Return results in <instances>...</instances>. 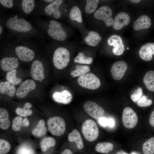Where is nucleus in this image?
Listing matches in <instances>:
<instances>
[{
    "label": "nucleus",
    "instance_id": "nucleus-1",
    "mask_svg": "<svg viewBox=\"0 0 154 154\" xmlns=\"http://www.w3.org/2000/svg\"><path fill=\"white\" fill-rule=\"evenodd\" d=\"M6 25L11 30L20 33H28L33 29L29 22L23 18L16 17L8 19L6 21Z\"/></svg>",
    "mask_w": 154,
    "mask_h": 154
},
{
    "label": "nucleus",
    "instance_id": "nucleus-2",
    "mask_svg": "<svg viewBox=\"0 0 154 154\" xmlns=\"http://www.w3.org/2000/svg\"><path fill=\"white\" fill-rule=\"evenodd\" d=\"M70 54L66 48L60 47L55 50L53 57V64L57 68L63 69L68 65L70 61Z\"/></svg>",
    "mask_w": 154,
    "mask_h": 154
},
{
    "label": "nucleus",
    "instance_id": "nucleus-3",
    "mask_svg": "<svg viewBox=\"0 0 154 154\" xmlns=\"http://www.w3.org/2000/svg\"><path fill=\"white\" fill-rule=\"evenodd\" d=\"M82 131L85 138L89 141H95L99 134V129L96 122L92 119H87L83 123Z\"/></svg>",
    "mask_w": 154,
    "mask_h": 154
},
{
    "label": "nucleus",
    "instance_id": "nucleus-4",
    "mask_svg": "<svg viewBox=\"0 0 154 154\" xmlns=\"http://www.w3.org/2000/svg\"><path fill=\"white\" fill-rule=\"evenodd\" d=\"M48 129L52 135L60 136L65 133L66 123L64 120L58 116H55L49 118L47 120Z\"/></svg>",
    "mask_w": 154,
    "mask_h": 154
},
{
    "label": "nucleus",
    "instance_id": "nucleus-5",
    "mask_svg": "<svg viewBox=\"0 0 154 154\" xmlns=\"http://www.w3.org/2000/svg\"><path fill=\"white\" fill-rule=\"evenodd\" d=\"M47 33L50 37L56 40L62 41L67 38V34L61 23L55 20L49 21Z\"/></svg>",
    "mask_w": 154,
    "mask_h": 154
},
{
    "label": "nucleus",
    "instance_id": "nucleus-6",
    "mask_svg": "<svg viewBox=\"0 0 154 154\" xmlns=\"http://www.w3.org/2000/svg\"><path fill=\"white\" fill-rule=\"evenodd\" d=\"M78 82L81 86L92 90L98 88L101 85L99 78L92 73H87L80 76Z\"/></svg>",
    "mask_w": 154,
    "mask_h": 154
},
{
    "label": "nucleus",
    "instance_id": "nucleus-7",
    "mask_svg": "<svg viewBox=\"0 0 154 154\" xmlns=\"http://www.w3.org/2000/svg\"><path fill=\"white\" fill-rule=\"evenodd\" d=\"M138 117L134 110L129 107H126L123 110L122 121L123 126L128 129H132L137 125Z\"/></svg>",
    "mask_w": 154,
    "mask_h": 154
},
{
    "label": "nucleus",
    "instance_id": "nucleus-8",
    "mask_svg": "<svg viewBox=\"0 0 154 154\" xmlns=\"http://www.w3.org/2000/svg\"><path fill=\"white\" fill-rule=\"evenodd\" d=\"M112 11L110 7L102 6L96 10L94 13V17L98 19L102 20L108 27L113 25L114 20L112 17Z\"/></svg>",
    "mask_w": 154,
    "mask_h": 154
},
{
    "label": "nucleus",
    "instance_id": "nucleus-9",
    "mask_svg": "<svg viewBox=\"0 0 154 154\" xmlns=\"http://www.w3.org/2000/svg\"><path fill=\"white\" fill-rule=\"evenodd\" d=\"M84 108L88 115L96 119L103 117L105 113L103 108L91 101L86 102L84 105Z\"/></svg>",
    "mask_w": 154,
    "mask_h": 154
},
{
    "label": "nucleus",
    "instance_id": "nucleus-10",
    "mask_svg": "<svg viewBox=\"0 0 154 154\" xmlns=\"http://www.w3.org/2000/svg\"><path fill=\"white\" fill-rule=\"evenodd\" d=\"M15 52L20 60L25 62L31 61L35 57L34 51L29 48L25 46H17L15 48Z\"/></svg>",
    "mask_w": 154,
    "mask_h": 154
},
{
    "label": "nucleus",
    "instance_id": "nucleus-11",
    "mask_svg": "<svg viewBox=\"0 0 154 154\" xmlns=\"http://www.w3.org/2000/svg\"><path fill=\"white\" fill-rule=\"evenodd\" d=\"M107 42L109 45L112 46L113 53L116 55H120L123 52L125 47L121 37L117 35L111 36L108 39Z\"/></svg>",
    "mask_w": 154,
    "mask_h": 154
},
{
    "label": "nucleus",
    "instance_id": "nucleus-12",
    "mask_svg": "<svg viewBox=\"0 0 154 154\" xmlns=\"http://www.w3.org/2000/svg\"><path fill=\"white\" fill-rule=\"evenodd\" d=\"M127 68L126 63L120 60L114 63L112 65L111 73L113 78L116 80H121L123 77Z\"/></svg>",
    "mask_w": 154,
    "mask_h": 154
},
{
    "label": "nucleus",
    "instance_id": "nucleus-13",
    "mask_svg": "<svg viewBox=\"0 0 154 154\" xmlns=\"http://www.w3.org/2000/svg\"><path fill=\"white\" fill-rule=\"evenodd\" d=\"M36 84L33 80L27 79L23 82L17 89L16 92L17 96L19 98L25 97L30 91L34 90Z\"/></svg>",
    "mask_w": 154,
    "mask_h": 154
},
{
    "label": "nucleus",
    "instance_id": "nucleus-14",
    "mask_svg": "<svg viewBox=\"0 0 154 154\" xmlns=\"http://www.w3.org/2000/svg\"><path fill=\"white\" fill-rule=\"evenodd\" d=\"M44 70L42 62L38 60H35L31 65V76L34 80L41 82L44 78Z\"/></svg>",
    "mask_w": 154,
    "mask_h": 154
},
{
    "label": "nucleus",
    "instance_id": "nucleus-15",
    "mask_svg": "<svg viewBox=\"0 0 154 154\" xmlns=\"http://www.w3.org/2000/svg\"><path fill=\"white\" fill-rule=\"evenodd\" d=\"M130 20V17L127 14L124 12H120L115 18L113 27L115 30H120L128 25Z\"/></svg>",
    "mask_w": 154,
    "mask_h": 154
},
{
    "label": "nucleus",
    "instance_id": "nucleus-16",
    "mask_svg": "<svg viewBox=\"0 0 154 154\" xmlns=\"http://www.w3.org/2000/svg\"><path fill=\"white\" fill-rule=\"evenodd\" d=\"M19 65L18 59L13 57H6L0 61L1 69L6 71H11L17 68Z\"/></svg>",
    "mask_w": 154,
    "mask_h": 154
},
{
    "label": "nucleus",
    "instance_id": "nucleus-17",
    "mask_svg": "<svg viewBox=\"0 0 154 154\" xmlns=\"http://www.w3.org/2000/svg\"><path fill=\"white\" fill-rule=\"evenodd\" d=\"M63 2L62 0H56L50 3L45 8V13L49 15H53L56 19H59L61 17V13L59 7Z\"/></svg>",
    "mask_w": 154,
    "mask_h": 154
},
{
    "label": "nucleus",
    "instance_id": "nucleus-18",
    "mask_svg": "<svg viewBox=\"0 0 154 154\" xmlns=\"http://www.w3.org/2000/svg\"><path fill=\"white\" fill-rule=\"evenodd\" d=\"M139 55L143 60L147 61L151 60L154 55V43L149 42L143 45L139 52Z\"/></svg>",
    "mask_w": 154,
    "mask_h": 154
},
{
    "label": "nucleus",
    "instance_id": "nucleus-19",
    "mask_svg": "<svg viewBox=\"0 0 154 154\" xmlns=\"http://www.w3.org/2000/svg\"><path fill=\"white\" fill-rule=\"evenodd\" d=\"M52 97L54 100L56 102L64 104H67L70 103L72 99L71 93L66 90L61 92H54L53 94Z\"/></svg>",
    "mask_w": 154,
    "mask_h": 154
},
{
    "label": "nucleus",
    "instance_id": "nucleus-20",
    "mask_svg": "<svg viewBox=\"0 0 154 154\" xmlns=\"http://www.w3.org/2000/svg\"><path fill=\"white\" fill-rule=\"evenodd\" d=\"M151 25V22L149 17L146 15H143L138 18L135 21L133 28L138 31L149 28Z\"/></svg>",
    "mask_w": 154,
    "mask_h": 154
},
{
    "label": "nucleus",
    "instance_id": "nucleus-21",
    "mask_svg": "<svg viewBox=\"0 0 154 154\" xmlns=\"http://www.w3.org/2000/svg\"><path fill=\"white\" fill-rule=\"evenodd\" d=\"M102 39V37L97 32L90 31L88 35L84 38V41L88 45L92 46H96Z\"/></svg>",
    "mask_w": 154,
    "mask_h": 154
},
{
    "label": "nucleus",
    "instance_id": "nucleus-22",
    "mask_svg": "<svg viewBox=\"0 0 154 154\" xmlns=\"http://www.w3.org/2000/svg\"><path fill=\"white\" fill-rule=\"evenodd\" d=\"M68 140L70 142H75L78 148L81 149L84 147L83 140L80 134L76 129H74L70 133L68 136Z\"/></svg>",
    "mask_w": 154,
    "mask_h": 154
},
{
    "label": "nucleus",
    "instance_id": "nucleus-23",
    "mask_svg": "<svg viewBox=\"0 0 154 154\" xmlns=\"http://www.w3.org/2000/svg\"><path fill=\"white\" fill-rule=\"evenodd\" d=\"M143 82L148 90L154 92V70L149 71L146 73L143 78Z\"/></svg>",
    "mask_w": 154,
    "mask_h": 154
},
{
    "label": "nucleus",
    "instance_id": "nucleus-24",
    "mask_svg": "<svg viewBox=\"0 0 154 154\" xmlns=\"http://www.w3.org/2000/svg\"><path fill=\"white\" fill-rule=\"evenodd\" d=\"M16 91V88L13 85H11L9 82H2L0 83V92L2 94H6L10 97L13 96Z\"/></svg>",
    "mask_w": 154,
    "mask_h": 154
},
{
    "label": "nucleus",
    "instance_id": "nucleus-25",
    "mask_svg": "<svg viewBox=\"0 0 154 154\" xmlns=\"http://www.w3.org/2000/svg\"><path fill=\"white\" fill-rule=\"evenodd\" d=\"M47 131L44 121L43 119H41L38 122L35 128L32 130L31 133L34 136L39 137L44 135Z\"/></svg>",
    "mask_w": 154,
    "mask_h": 154
},
{
    "label": "nucleus",
    "instance_id": "nucleus-26",
    "mask_svg": "<svg viewBox=\"0 0 154 154\" xmlns=\"http://www.w3.org/2000/svg\"><path fill=\"white\" fill-rule=\"evenodd\" d=\"M9 114L4 108H0V127L2 129H7L10 126V122L9 119Z\"/></svg>",
    "mask_w": 154,
    "mask_h": 154
},
{
    "label": "nucleus",
    "instance_id": "nucleus-27",
    "mask_svg": "<svg viewBox=\"0 0 154 154\" xmlns=\"http://www.w3.org/2000/svg\"><path fill=\"white\" fill-rule=\"evenodd\" d=\"M113 145L110 142H103L98 143L96 146L95 149L97 152L103 154H108L112 151Z\"/></svg>",
    "mask_w": 154,
    "mask_h": 154
},
{
    "label": "nucleus",
    "instance_id": "nucleus-28",
    "mask_svg": "<svg viewBox=\"0 0 154 154\" xmlns=\"http://www.w3.org/2000/svg\"><path fill=\"white\" fill-rule=\"evenodd\" d=\"M70 18L72 21H76L79 23L82 21V13L79 8L76 5L71 9L69 15Z\"/></svg>",
    "mask_w": 154,
    "mask_h": 154
},
{
    "label": "nucleus",
    "instance_id": "nucleus-29",
    "mask_svg": "<svg viewBox=\"0 0 154 154\" xmlns=\"http://www.w3.org/2000/svg\"><path fill=\"white\" fill-rule=\"evenodd\" d=\"M74 70L70 72V75L74 77L80 76L90 71V67L87 65H77L75 66Z\"/></svg>",
    "mask_w": 154,
    "mask_h": 154
},
{
    "label": "nucleus",
    "instance_id": "nucleus-30",
    "mask_svg": "<svg viewBox=\"0 0 154 154\" xmlns=\"http://www.w3.org/2000/svg\"><path fill=\"white\" fill-rule=\"evenodd\" d=\"M32 106V105L29 102L25 103L22 108H17L15 110V113L18 116L21 117H26L30 116L33 113L32 110L29 109Z\"/></svg>",
    "mask_w": 154,
    "mask_h": 154
},
{
    "label": "nucleus",
    "instance_id": "nucleus-31",
    "mask_svg": "<svg viewBox=\"0 0 154 154\" xmlns=\"http://www.w3.org/2000/svg\"><path fill=\"white\" fill-rule=\"evenodd\" d=\"M55 143V140L53 137H46L41 140L40 143V146L42 151L44 152L50 147L54 146Z\"/></svg>",
    "mask_w": 154,
    "mask_h": 154
},
{
    "label": "nucleus",
    "instance_id": "nucleus-32",
    "mask_svg": "<svg viewBox=\"0 0 154 154\" xmlns=\"http://www.w3.org/2000/svg\"><path fill=\"white\" fill-rule=\"evenodd\" d=\"M142 150L144 154H154V137L149 139L143 143Z\"/></svg>",
    "mask_w": 154,
    "mask_h": 154
},
{
    "label": "nucleus",
    "instance_id": "nucleus-33",
    "mask_svg": "<svg viewBox=\"0 0 154 154\" xmlns=\"http://www.w3.org/2000/svg\"><path fill=\"white\" fill-rule=\"evenodd\" d=\"M21 6L23 12L26 14H29L32 12L34 8L35 1L33 0H22Z\"/></svg>",
    "mask_w": 154,
    "mask_h": 154
},
{
    "label": "nucleus",
    "instance_id": "nucleus-34",
    "mask_svg": "<svg viewBox=\"0 0 154 154\" xmlns=\"http://www.w3.org/2000/svg\"><path fill=\"white\" fill-rule=\"evenodd\" d=\"M93 61L92 58L85 56L82 52H79L74 60L75 62L88 64H91Z\"/></svg>",
    "mask_w": 154,
    "mask_h": 154
},
{
    "label": "nucleus",
    "instance_id": "nucleus-35",
    "mask_svg": "<svg viewBox=\"0 0 154 154\" xmlns=\"http://www.w3.org/2000/svg\"><path fill=\"white\" fill-rule=\"evenodd\" d=\"M16 73L17 70L15 69L11 70L7 73L5 76L6 78L14 85L18 84L22 81L21 78L17 77Z\"/></svg>",
    "mask_w": 154,
    "mask_h": 154
},
{
    "label": "nucleus",
    "instance_id": "nucleus-36",
    "mask_svg": "<svg viewBox=\"0 0 154 154\" xmlns=\"http://www.w3.org/2000/svg\"><path fill=\"white\" fill-rule=\"evenodd\" d=\"M86 4L85 7V11L88 13L90 14L94 12L96 9L99 0H86Z\"/></svg>",
    "mask_w": 154,
    "mask_h": 154
},
{
    "label": "nucleus",
    "instance_id": "nucleus-37",
    "mask_svg": "<svg viewBox=\"0 0 154 154\" xmlns=\"http://www.w3.org/2000/svg\"><path fill=\"white\" fill-rule=\"evenodd\" d=\"M11 149L9 143L7 141L2 139H0V154H6Z\"/></svg>",
    "mask_w": 154,
    "mask_h": 154
},
{
    "label": "nucleus",
    "instance_id": "nucleus-38",
    "mask_svg": "<svg viewBox=\"0 0 154 154\" xmlns=\"http://www.w3.org/2000/svg\"><path fill=\"white\" fill-rule=\"evenodd\" d=\"M148 96L144 95L137 102V105L140 107H145L151 106L152 103L151 100L147 99Z\"/></svg>",
    "mask_w": 154,
    "mask_h": 154
},
{
    "label": "nucleus",
    "instance_id": "nucleus-39",
    "mask_svg": "<svg viewBox=\"0 0 154 154\" xmlns=\"http://www.w3.org/2000/svg\"><path fill=\"white\" fill-rule=\"evenodd\" d=\"M22 118L20 116H17L13 119L12 127V129L15 131L20 130L22 126Z\"/></svg>",
    "mask_w": 154,
    "mask_h": 154
},
{
    "label": "nucleus",
    "instance_id": "nucleus-40",
    "mask_svg": "<svg viewBox=\"0 0 154 154\" xmlns=\"http://www.w3.org/2000/svg\"><path fill=\"white\" fill-rule=\"evenodd\" d=\"M142 89L141 88L139 87L131 95L130 98L133 102L136 103L142 97Z\"/></svg>",
    "mask_w": 154,
    "mask_h": 154
},
{
    "label": "nucleus",
    "instance_id": "nucleus-41",
    "mask_svg": "<svg viewBox=\"0 0 154 154\" xmlns=\"http://www.w3.org/2000/svg\"><path fill=\"white\" fill-rule=\"evenodd\" d=\"M0 3L3 6L8 8H11L13 5L12 0H0Z\"/></svg>",
    "mask_w": 154,
    "mask_h": 154
},
{
    "label": "nucleus",
    "instance_id": "nucleus-42",
    "mask_svg": "<svg viewBox=\"0 0 154 154\" xmlns=\"http://www.w3.org/2000/svg\"><path fill=\"white\" fill-rule=\"evenodd\" d=\"M98 122L100 125L103 127L108 126L109 119L105 117H102L98 119Z\"/></svg>",
    "mask_w": 154,
    "mask_h": 154
},
{
    "label": "nucleus",
    "instance_id": "nucleus-43",
    "mask_svg": "<svg viewBox=\"0 0 154 154\" xmlns=\"http://www.w3.org/2000/svg\"><path fill=\"white\" fill-rule=\"evenodd\" d=\"M20 151V154H31V152L30 150L27 147H24L21 148Z\"/></svg>",
    "mask_w": 154,
    "mask_h": 154
},
{
    "label": "nucleus",
    "instance_id": "nucleus-44",
    "mask_svg": "<svg viewBox=\"0 0 154 154\" xmlns=\"http://www.w3.org/2000/svg\"><path fill=\"white\" fill-rule=\"evenodd\" d=\"M150 125L154 127V111L151 114L149 119Z\"/></svg>",
    "mask_w": 154,
    "mask_h": 154
},
{
    "label": "nucleus",
    "instance_id": "nucleus-45",
    "mask_svg": "<svg viewBox=\"0 0 154 154\" xmlns=\"http://www.w3.org/2000/svg\"><path fill=\"white\" fill-rule=\"evenodd\" d=\"M29 122L27 118L26 117L25 118L22 120V126L27 127L29 126Z\"/></svg>",
    "mask_w": 154,
    "mask_h": 154
},
{
    "label": "nucleus",
    "instance_id": "nucleus-46",
    "mask_svg": "<svg viewBox=\"0 0 154 154\" xmlns=\"http://www.w3.org/2000/svg\"><path fill=\"white\" fill-rule=\"evenodd\" d=\"M109 119V123L108 126L110 127H113L114 126L115 122L114 119L112 118Z\"/></svg>",
    "mask_w": 154,
    "mask_h": 154
},
{
    "label": "nucleus",
    "instance_id": "nucleus-47",
    "mask_svg": "<svg viewBox=\"0 0 154 154\" xmlns=\"http://www.w3.org/2000/svg\"><path fill=\"white\" fill-rule=\"evenodd\" d=\"M61 154H72V153L70 149H66L63 151Z\"/></svg>",
    "mask_w": 154,
    "mask_h": 154
},
{
    "label": "nucleus",
    "instance_id": "nucleus-48",
    "mask_svg": "<svg viewBox=\"0 0 154 154\" xmlns=\"http://www.w3.org/2000/svg\"><path fill=\"white\" fill-rule=\"evenodd\" d=\"M116 154H128V153L121 150L117 152Z\"/></svg>",
    "mask_w": 154,
    "mask_h": 154
},
{
    "label": "nucleus",
    "instance_id": "nucleus-49",
    "mask_svg": "<svg viewBox=\"0 0 154 154\" xmlns=\"http://www.w3.org/2000/svg\"><path fill=\"white\" fill-rule=\"evenodd\" d=\"M130 1L133 3H139L140 1L141 0H130Z\"/></svg>",
    "mask_w": 154,
    "mask_h": 154
},
{
    "label": "nucleus",
    "instance_id": "nucleus-50",
    "mask_svg": "<svg viewBox=\"0 0 154 154\" xmlns=\"http://www.w3.org/2000/svg\"><path fill=\"white\" fill-rule=\"evenodd\" d=\"M54 0H44V2H47V3H50V2H53Z\"/></svg>",
    "mask_w": 154,
    "mask_h": 154
},
{
    "label": "nucleus",
    "instance_id": "nucleus-51",
    "mask_svg": "<svg viewBox=\"0 0 154 154\" xmlns=\"http://www.w3.org/2000/svg\"><path fill=\"white\" fill-rule=\"evenodd\" d=\"M3 31V28L1 26H0V34L1 35V34H2V32Z\"/></svg>",
    "mask_w": 154,
    "mask_h": 154
},
{
    "label": "nucleus",
    "instance_id": "nucleus-52",
    "mask_svg": "<svg viewBox=\"0 0 154 154\" xmlns=\"http://www.w3.org/2000/svg\"><path fill=\"white\" fill-rule=\"evenodd\" d=\"M131 154H137L135 152H132V153H131Z\"/></svg>",
    "mask_w": 154,
    "mask_h": 154
},
{
    "label": "nucleus",
    "instance_id": "nucleus-53",
    "mask_svg": "<svg viewBox=\"0 0 154 154\" xmlns=\"http://www.w3.org/2000/svg\"><path fill=\"white\" fill-rule=\"evenodd\" d=\"M129 47H127V50H129Z\"/></svg>",
    "mask_w": 154,
    "mask_h": 154
}]
</instances>
